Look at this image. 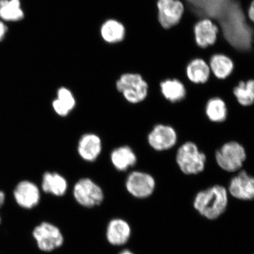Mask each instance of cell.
I'll return each mask as SVG.
<instances>
[{"label": "cell", "instance_id": "obj_12", "mask_svg": "<svg viewBox=\"0 0 254 254\" xmlns=\"http://www.w3.org/2000/svg\"><path fill=\"white\" fill-rule=\"evenodd\" d=\"M196 44L202 49L214 45L217 39L219 28L210 19L199 21L194 26Z\"/></svg>", "mask_w": 254, "mask_h": 254}, {"label": "cell", "instance_id": "obj_16", "mask_svg": "<svg viewBox=\"0 0 254 254\" xmlns=\"http://www.w3.org/2000/svg\"><path fill=\"white\" fill-rule=\"evenodd\" d=\"M102 144L99 136L94 134L82 135L78 145V152L83 160L94 161L99 156Z\"/></svg>", "mask_w": 254, "mask_h": 254}, {"label": "cell", "instance_id": "obj_1", "mask_svg": "<svg viewBox=\"0 0 254 254\" xmlns=\"http://www.w3.org/2000/svg\"><path fill=\"white\" fill-rule=\"evenodd\" d=\"M228 204V190L215 185L196 193L193 207L198 213L209 220H214L223 214Z\"/></svg>", "mask_w": 254, "mask_h": 254}, {"label": "cell", "instance_id": "obj_9", "mask_svg": "<svg viewBox=\"0 0 254 254\" xmlns=\"http://www.w3.org/2000/svg\"><path fill=\"white\" fill-rule=\"evenodd\" d=\"M158 19L166 29L179 23L184 12V5L179 0H158Z\"/></svg>", "mask_w": 254, "mask_h": 254}, {"label": "cell", "instance_id": "obj_15", "mask_svg": "<svg viewBox=\"0 0 254 254\" xmlns=\"http://www.w3.org/2000/svg\"><path fill=\"white\" fill-rule=\"evenodd\" d=\"M100 35L105 42L117 45L125 40L126 28L125 25L117 18H110L101 25Z\"/></svg>", "mask_w": 254, "mask_h": 254}, {"label": "cell", "instance_id": "obj_21", "mask_svg": "<svg viewBox=\"0 0 254 254\" xmlns=\"http://www.w3.org/2000/svg\"><path fill=\"white\" fill-rule=\"evenodd\" d=\"M233 94L241 106H252L254 101V79H240L233 88Z\"/></svg>", "mask_w": 254, "mask_h": 254}, {"label": "cell", "instance_id": "obj_13", "mask_svg": "<svg viewBox=\"0 0 254 254\" xmlns=\"http://www.w3.org/2000/svg\"><path fill=\"white\" fill-rule=\"evenodd\" d=\"M131 228L126 221L115 218L110 221L106 230V238L109 243L114 246L125 245L129 240Z\"/></svg>", "mask_w": 254, "mask_h": 254}, {"label": "cell", "instance_id": "obj_25", "mask_svg": "<svg viewBox=\"0 0 254 254\" xmlns=\"http://www.w3.org/2000/svg\"><path fill=\"white\" fill-rule=\"evenodd\" d=\"M8 28L3 22L0 21V41L4 39L6 34H7Z\"/></svg>", "mask_w": 254, "mask_h": 254}, {"label": "cell", "instance_id": "obj_27", "mask_svg": "<svg viewBox=\"0 0 254 254\" xmlns=\"http://www.w3.org/2000/svg\"><path fill=\"white\" fill-rule=\"evenodd\" d=\"M4 201H5L4 193L1 191H0V208H1L2 205L3 204H4Z\"/></svg>", "mask_w": 254, "mask_h": 254}, {"label": "cell", "instance_id": "obj_23", "mask_svg": "<svg viewBox=\"0 0 254 254\" xmlns=\"http://www.w3.org/2000/svg\"><path fill=\"white\" fill-rule=\"evenodd\" d=\"M20 0H0V18L9 22L23 20L24 12Z\"/></svg>", "mask_w": 254, "mask_h": 254}, {"label": "cell", "instance_id": "obj_6", "mask_svg": "<svg viewBox=\"0 0 254 254\" xmlns=\"http://www.w3.org/2000/svg\"><path fill=\"white\" fill-rule=\"evenodd\" d=\"M33 236L39 249L46 253L59 249L64 241L59 228L48 222H41L35 227Z\"/></svg>", "mask_w": 254, "mask_h": 254}, {"label": "cell", "instance_id": "obj_11", "mask_svg": "<svg viewBox=\"0 0 254 254\" xmlns=\"http://www.w3.org/2000/svg\"><path fill=\"white\" fill-rule=\"evenodd\" d=\"M14 195L18 205L27 209L36 207L41 198L39 187L29 181H23L19 183L15 187Z\"/></svg>", "mask_w": 254, "mask_h": 254}, {"label": "cell", "instance_id": "obj_5", "mask_svg": "<svg viewBox=\"0 0 254 254\" xmlns=\"http://www.w3.org/2000/svg\"><path fill=\"white\" fill-rule=\"evenodd\" d=\"M73 195L78 204L88 208L100 205L104 198L101 187L87 178L76 183L73 188Z\"/></svg>", "mask_w": 254, "mask_h": 254}, {"label": "cell", "instance_id": "obj_3", "mask_svg": "<svg viewBox=\"0 0 254 254\" xmlns=\"http://www.w3.org/2000/svg\"><path fill=\"white\" fill-rule=\"evenodd\" d=\"M176 163L182 173L197 175L205 170L206 157L194 142L187 141L178 149Z\"/></svg>", "mask_w": 254, "mask_h": 254}, {"label": "cell", "instance_id": "obj_29", "mask_svg": "<svg viewBox=\"0 0 254 254\" xmlns=\"http://www.w3.org/2000/svg\"><path fill=\"white\" fill-rule=\"evenodd\" d=\"M0 223H1V218H0Z\"/></svg>", "mask_w": 254, "mask_h": 254}, {"label": "cell", "instance_id": "obj_8", "mask_svg": "<svg viewBox=\"0 0 254 254\" xmlns=\"http://www.w3.org/2000/svg\"><path fill=\"white\" fill-rule=\"evenodd\" d=\"M176 129L170 126L157 125L149 133L147 140L150 147L157 151L170 150L177 144Z\"/></svg>", "mask_w": 254, "mask_h": 254}, {"label": "cell", "instance_id": "obj_28", "mask_svg": "<svg viewBox=\"0 0 254 254\" xmlns=\"http://www.w3.org/2000/svg\"><path fill=\"white\" fill-rule=\"evenodd\" d=\"M120 254H134V253H132L131 252H130L129 250H125L123 251L122 253H121Z\"/></svg>", "mask_w": 254, "mask_h": 254}, {"label": "cell", "instance_id": "obj_10", "mask_svg": "<svg viewBox=\"0 0 254 254\" xmlns=\"http://www.w3.org/2000/svg\"><path fill=\"white\" fill-rule=\"evenodd\" d=\"M228 192L235 198L250 201L254 197V179L247 171L241 170L232 179Z\"/></svg>", "mask_w": 254, "mask_h": 254}, {"label": "cell", "instance_id": "obj_17", "mask_svg": "<svg viewBox=\"0 0 254 254\" xmlns=\"http://www.w3.org/2000/svg\"><path fill=\"white\" fill-rule=\"evenodd\" d=\"M160 88L164 97L172 103L183 100L187 95L185 84L178 78H166L161 80Z\"/></svg>", "mask_w": 254, "mask_h": 254}, {"label": "cell", "instance_id": "obj_22", "mask_svg": "<svg viewBox=\"0 0 254 254\" xmlns=\"http://www.w3.org/2000/svg\"><path fill=\"white\" fill-rule=\"evenodd\" d=\"M205 114L211 122L223 123L226 120L228 116L227 104L221 98H212L206 104Z\"/></svg>", "mask_w": 254, "mask_h": 254}, {"label": "cell", "instance_id": "obj_2", "mask_svg": "<svg viewBox=\"0 0 254 254\" xmlns=\"http://www.w3.org/2000/svg\"><path fill=\"white\" fill-rule=\"evenodd\" d=\"M116 85L117 90L129 103H140L147 97L148 82L139 73L124 72L117 79Z\"/></svg>", "mask_w": 254, "mask_h": 254}, {"label": "cell", "instance_id": "obj_24", "mask_svg": "<svg viewBox=\"0 0 254 254\" xmlns=\"http://www.w3.org/2000/svg\"><path fill=\"white\" fill-rule=\"evenodd\" d=\"M56 100L71 111L75 106V99L71 91L65 87H61L57 91V98Z\"/></svg>", "mask_w": 254, "mask_h": 254}, {"label": "cell", "instance_id": "obj_19", "mask_svg": "<svg viewBox=\"0 0 254 254\" xmlns=\"http://www.w3.org/2000/svg\"><path fill=\"white\" fill-rule=\"evenodd\" d=\"M111 161L117 170L125 171L135 166L137 158L131 148L122 146L113 151Z\"/></svg>", "mask_w": 254, "mask_h": 254}, {"label": "cell", "instance_id": "obj_18", "mask_svg": "<svg viewBox=\"0 0 254 254\" xmlns=\"http://www.w3.org/2000/svg\"><path fill=\"white\" fill-rule=\"evenodd\" d=\"M212 74L218 80L224 81L233 74L234 64L227 56L217 54L211 57L208 63Z\"/></svg>", "mask_w": 254, "mask_h": 254}, {"label": "cell", "instance_id": "obj_7", "mask_svg": "<svg viewBox=\"0 0 254 254\" xmlns=\"http://www.w3.org/2000/svg\"><path fill=\"white\" fill-rule=\"evenodd\" d=\"M156 183L151 174L142 171H133L127 177L126 187L134 197L144 199L150 197L154 193Z\"/></svg>", "mask_w": 254, "mask_h": 254}, {"label": "cell", "instance_id": "obj_4", "mask_svg": "<svg viewBox=\"0 0 254 254\" xmlns=\"http://www.w3.org/2000/svg\"><path fill=\"white\" fill-rule=\"evenodd\" d=\"M245 148L237 141L225 143L216 151L215 160L218 166L226 172L240 171L247 159Z\"/></svg>", "mask_w": 254, "mask_h": 254}, {"label": "cell", "instance_id": "obj_14", "mask_svg": "<svg viewBox=\"0 0 254 254\" xmlns=\"http://www.w3.org/2000/svg\"><path fill=\"white\" fill-rule=\"evenodd\" d=\"M186 74L190 83L202 85L208 83L210 80L211 72L208 64L204 60L195 59L187 65Z\"/></svg>", "mask_w": 254, "mask_h": 254}, {"label": "cell", "instance_id": "obj_20", "mask_svg": "<svg viewBox=\"0 0 254 254\" xmlns=\"http://www.w3.org/2000/svg\"><path fill=\"white\" fill-rule=\"evenodd\" d=\"M41 187L46 193L62 196L66 193L68 184L62 175L57 173L47 172L43 175Z\"/></svg>", "mask_w": 254, "mask_h": 254}, {"label": "cell", "instance_id": "obj_26", "mask_svg": "<svg viewBox=\"0 0 254 254\" xmlns=\"http://www.w3.org/2000/svg\"><path fill=\"white\" fill-rule=\"evenodd\" d=\"M247 16L249 20L254 23V2L252 3L247 10Z\"/></svg>", "mask_w": 254, "mask_h": 254}]
</instances>
